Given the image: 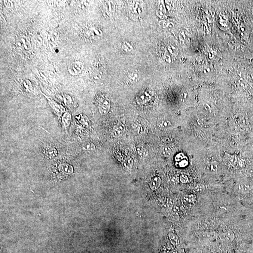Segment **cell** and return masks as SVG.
<instances>
[{
    "label": "cell",
    "mask_w": 253,
    "mask_h": 253,
    "mask_svg": "<svg viewBox=\"0 0 253 253\" xmlns=\"http://www.w3.org/2000/svg\"><path fill=\"white\" fill-rule=\"evenodd\" d=\"M136 152L140 157H143L145 156L147 154V151L143 147H137L136 148Z\"/></svg>",
    "instance_id": "obj_17"
},
{
    "label": "cell",
    "mask_w": 253,
    "mask_h": 253,
    "mask_svg": "<svg viewBox=\"0 0 253 253\" xmlns=\"http://www.w3.org/2000/svg\"><path fill=\"white\" fill-rule=\"evenodd\" d=\"M171 125L170 121L168 120H162L161 121H160V124H159V126L162 129H166V128H167L169 126H170Z\"/></svg>",
    "instance_id": "obj_18"
},
{
    "label": "cell",
    "mask_w": 253,
    "mask_h": 253,
    "mask_svg": "<svg viewBox=\"0 0 253 253\" xmlns=\"http://www.w3.org/2000/svg\"><path fill=\"white\" fill-rule=\"evenodd\" d=\"M82 64L79 62H75L72 63L69 68V72L72 75H76L79 73L82 70Z\"/></svg>",
    "instance_id": "obj_6"
},
{
    "label": "cell",
    "mask_w": 253,
    "mask_h": 253,
    "mask_svg": "<svg viewBox=\"0 0 253 253\" xmlns=\"http://www.w3.org/2000/svg\"><path fill=\"white\" fill-rule=\"evenodd\" d=\"M133 160L131 157H128L122 163V167L126 171L131 170L133 166Z\"/></svg>",
    "instance_id": "obj_8"
},
{
    "label": "cell",
    "mask_w": 253,
    "mask_h": 253,
    "mask_svg": "<svg viewBox=\"0 0 253 253\" xmlns=\"http://www.w3.org/2000/svg\"><path fill=\"white\" fill-rule=\"evenodd\" d=\"M125 130V126L124 125L121 123H119L114 126L112 132V135L114 137H119L123 134Z\"/></svg>",
    "instance_id": "obj_5"
},
{
    "label": "cell",
    "mask_w": 253,
    "mask_h": 253,
    "mask_svg": "<svg viewBox=\"0 0 253 253\" xmlns=\"http://www.w3.org/2000/svg\"><path fill=\"white\" fill-rule=\"evenodd\" d=\"M175 161L176 166L180 168H184L188 165V159L183 153H178L175 157Z\"/></svg>",
    "instance_id": "obj_2"
},
{
    "label": "cell",
    "mask_w": 253,
    "mask_h": 253,
    "mask_svg": "<svg viewBox=\"0 0 253 253\" xmlns=\"http://www.w3.org/2000/svg\"><path fill=\"white\" fill-rule=\"evenodd\" d=\"M161 182V180L160 178L159 177L156 176L152 178L149 183L150 187L153 191L156 190L160 187Z\"/></svg>",
    "instance_id": "obj_7"
},
{
    "label": "cell",
    "mask_w": 253,
    "mask_h": 253,
    "mask_svg": "<svg viewBox=\"0 0 253 253\" xmlns=\"http://www.w3.org/2000/svg\"><path fill=\"white\" fill-rule=\"evenodd\" d=\"M207 168L209 172H216L218 170V164L216 161L212 162L207 166Z\"/></svg>",
    "instance_id": "obj_12"
},
{
    "label": "cell",
    "mask_w": 253,
    "mask_h": 253,
    "mask_svg": "<svg viewBox=\"0 0 253 253\" xmlns=\"http://www.w3.org/2000/svg\"><path fill=\"white\" fill-rule=\"evenodd\" d=\"M203 236L204 238L208 239H212L217 238L218 234L214 232H206L203 233Z\"/></svg>",
    "instance_id": "obj_15"
},
{
    "label": "cell",
    "mask_w": 253,
    "mask_h": 253,
    "mask_svg": "<svg viewBox=\"0 0 253 253\" xmlns=\"http://www.w3.org/2000/svg\"><path fill=\"white\" fill-rule=\"evenodd\" d=\"M152 93L149 90H146L141 93L136 97V101L139 105H145L148 103L152 98Z\"/></svg>",
    "instance_id": "obj_1"
},
{
    "label": "cell",
    "mask_w": 253,
    "mask_h": 253,
    "mask_svg": "<svg viewBox=\"0 0 253 253\" xmlns=\"http://www.w3.org/2000/svg\"><path fill=\"white\" fill-rule=\"evenodd\" d=\"M239 191L243 193L248 192L250 191V186L245 183H239L238 186Z\"/></svg>",
    "instance_id": "obj_10"
},
{
    "label": "cell",
    "mask_w": 253,
    "mask_h": 253,
    "mask_svg": "<svg viewBox=\"0 0 253 253\" xmlns=\"http://www.w3.org/2000/svg\"><path fill=\"white\" fill-rule=\"evenodd\" d=\"M168 237L171 242L174 245H177L179 243V239L178 236L172 232H170L168 233Z\"/></svg>",
    "instance_id": "obj_13"
},
{
    "label": "cell",
    "mask_w": 253,
    "mask_h": 253,
    "mask_svg": "<svg viewBox=\"0 0 253 253\" xmlns=\"http://www.w3.org/2000/svg\"><path fill=\"white\" fill-rule=\"evenodd\" d=\"M180 180L181 182L182 183H187V182H188V181H189L188 177L185 175H182L180 176Z\"/></svg>",
    "instance_id": "obj_19"
},
{
    "label": "cell",
    "mask_w": 253,
    "mask_h": 253,
    "mask_svg": "<svg viewBox=\"0 0 253 253\" xmlns=\"http://www.w3.org/2000/svg\"><path fill=\"white\" fill-rule=\"evenodd\" d=\"M82 148L84 151H93L95 149V146L93 143L86 142L83 144Z\"/></svg>",
    "instance_id": "obj_14"
},
{
    "label": "cell",
    "mask_w": 253,
    "mask_h": 253,
    "mask_svg": "<svg viewBox=\"0 0 253 253\" xmlns=\"http://www.w3.org/2000/svg\"><path fill=\"white\" fill-rule=\"evenodd\" d=\"M183 200L185 204L191 205L194 203L196 201V196L193 194L185 195L183 197Z\"/></svg>",
    "instance_id": "obj_9"
},
{
    "label": "cell",
    "mask_w": 253,
    "mask_h": 253,
    "mask_svg": "<svg viewBox=\"0 0 253 253\" xmlns=\"http://www.w3.org/2000/svg\"><path fill=\"white\" fill-rule=\"evenodd\" d=\"M110 108V101L107 98H104L99 105V112L102 115L108 114Z\"/></svg>",
    "instance_id": "obj_4"
},
{
    "label": "cell",
    "mask_w": 253,
    "mask_h": 253,
    "mask_svg": "<svg viewBox=\"0 0 253 253\" xmlns=\"http://www.w3.org/2000/svg\"><path fill=\"white\" fill-rule=\"evenodd\" d=\"M219 237L220 239L223 242H233L234 239L235 235L233 231L229 230L220 233Z\"/></svg>",
    "instance_id": "obj_3"
},
{
    "label": "cell",
    "mask_w": 253,
    "mask_h": 253,
    "mask_svg": "<svg viewBox=\"0 0 253 253\" xmlns=\"http://www.w3.org/2000/svg\"><path fill=\"white\" fill-rule=\"evenodd\" d=\"M172 153V150L170 146H164L160 150V153L164 156H170Z\"/></svg>",
    "instance_id": "obj_11"
},
{
    "label": "cell",
    "mask_w": 253,
    "mask_h": 253,
    "mask_svg": "<svg viewBox=\"0 0 253 253\" xmlns=\"http://www.w3.org/2000/svg\"><path fill=\"white\" fill-rule=\"evenodd\" d=\"M195 191L197 193H202L204 191L205 189V187L203 184L198 183L195 185L194 187Z\"/></svg>",
    "instance_id": "obj_16"
}]
</instances>
